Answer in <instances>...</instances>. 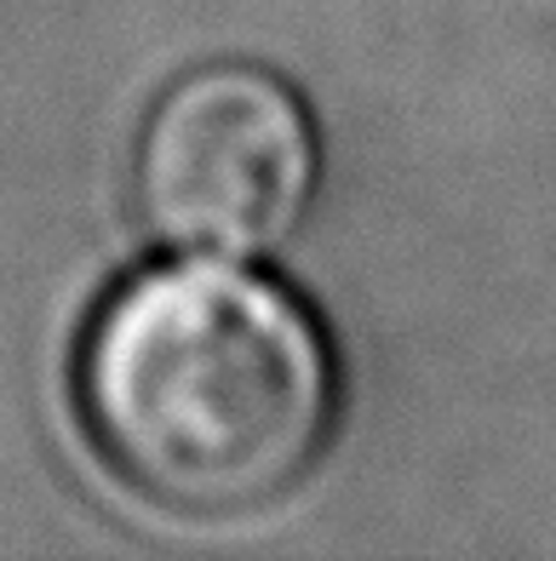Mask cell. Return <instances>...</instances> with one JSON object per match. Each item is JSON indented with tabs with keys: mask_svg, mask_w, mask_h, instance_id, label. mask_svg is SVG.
Listing matches in <instances>:
<instances>
[{
	"mask_svg": "<svg viewBox=\"0 0 556 561\" xmlns=\"http://www.w3.org/2000/svg\"><path fill=\"white\" fill-rule=\"evenodd\" d=\"M339 350L293 287L190 252L104 293L75 350V413L126 493L179 522H247L333 447Z\"/></svg>",
	"mask_w": 556,
	"mask_h": 561,
	"instance_id": "cell-1",
	"label": "cell"
},
{
	"mask_svg": "<svg viewBox=\"0 0 556 561\" xmlns=\"http://www.w3.org/2000/svg\"><path fill=\"white\" fill-rule=\"evenodd\" d=\"M321 184V133L287 75L213 58L167 81L133 144V207L179 252L259 259L298 236Z\"/></svg>",
	"mask_w": 556,
	"mask_h": 561,
	"instance_id": "cell-2",
	"label": "cell"
}]
</instances>
